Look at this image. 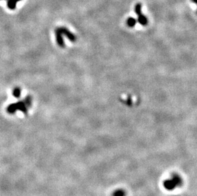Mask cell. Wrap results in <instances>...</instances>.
Segmentation results:
<instances>
[{"label":"cell","instance_id":"obj_9","mask_svg":"<svg viewBox=\"0 0 197 196\" xmlns=\"http://www.w3.org/2000/svg\"><path fill=\"white\" fill-rule=\"evenodd\" d=\"M21 94V90L20 89V88L15 87V89L13 90L12 94H13V96L15 97L16 98H19V97H20Z\"/></svg>","mask_w":197,"mask_h":196},{"label":"cell","instance_id":"obj_10","mask_svg":"<svg viewBox=\"0 0 197 196\" xmlns=\"http://www.w3.org/2000/svg\"><path fill=\"white\" fill-rule=\"evenodd\" d=\"M24 102L26 104V106L27 108H29V107H30L31 105V103H32V98L31 96H27L26 98H25V99L24 100Z\"/></svg>","mask_w":197,"mask_h":196},{"label":"cell","instance_id":"obj_11","mask_svg":"<svg viewBox=\"0 0 197 196\" xmlns=\"http://www.w3.org/2000/svg\"><path fill=\"white\" fill-rule=\"evenodd\" d=\"M191 1L193 2L194 3H195V4L197 5V0H191ZM196 13H197V12H196Z\"/></svg>","mask_w":197,"mask_h":196},{"label":"cell","instance_id":"obj_2","mask_svg":"<svg viewBox=\"0 0 197 196\" xmlns=\"http://www.w3.org/2000/svg\"><path fill=\"white\" fill-rule=\"evenodd\" d=\"M27 108H28L26 107L24 101H18L16 103L10 104L8 105L7 108H6V111L8 113L13 114L17 110H20L24 113L26 114L28 112Z\"/></svg>","mask_w":197,"mask_h":196},{"label":"cell","instance_id":"obj_4","mask_svg":"<svg viewBox=\"0 0 197 196\" xmlns=\"http://www.w3.org/2000/svg\"><path fill=\"white\" fill-rule=\"evenodd\" d=\"M59 29H60V30L62 33V35H65L66 36V37H67L68 39H69V40H70L71 41L75 42V41H76L77 40L76 37H75V36L71 32L69 31L67 28H66L65 27H61V28H59Z\"/></svg>","mask_w":197,"mask_h":196},{"label":"cell","instance_id":"obj_8","mask_svg":"<svg viewBox=\"0 0 197 196\" xmlns=\"http://www.w3.org/2000/svg\"><path fill=\"white\" fill-rule=\"evenodd\" d=\"M126 192L123 189H118L115 190L112 194V196H126Z\"/></svg>","mask_w":197,"mask_h":196},{"label":"cell","instance_id":"obj_6","mask_svg":"<svg viewBox=\"0 0 197 196\" xmlns=\"http://www.w3.org/2000/svg\"><path fill=\"white\" fill-rule=\"evenodd\" d=\"M21 0H8L7 1V6L10 10H14L16 8L17 3L20 1Z\"/></svg>","mask_w":197,"mask_h":196},{"label":"cell","instance_id":"obj_3","mask_svg":"<svg viewBox=\"0 0 197 196\" xmlns=\"http://www.w3.org/2000/svg\"><path fill=\"white\" fill-rule=\"evenodd\" d=\"M142 5L140 3H138L135 6V12L138 15V19L137 21L139 22V23L145 26L148 24V19L146 17L145 15H144L142 12Z\"/></svg>","mask_w":197,"mask_h":196},{"label":"cell","instance_id":"obj_5","mask_svg":"<svg viewBox=\"0 0 197 196\" xmlns=\"http://www.w3.org/2000/svg\"><path fill=\"white\" fill-rule=\"evenodd\" d=\"M55 37H56L57 43H58L59 46L62 47V48L65 47V44L64 43L63 37H62V35H62V33L61 32L59 28H58L55 30Z\"/></svg>","mask_w":197,"mask_h":196},{"label":"cell","instance_id":"obj_1","mask_svg":"<svg viewBox=\"0 0 197 196\" xmlns=\"http://www.w3.org/2000/svg\"><path fill=\"white\" fill-rule=\"evenodd\" d=\"M183 184L182 178L179 175H172L163 182V187L167 190L172 191L178 188Z\"/></svg>","mask_w":197,"mask_h":196},{"label":"cell","instance_id":"obj_7","mask_svg":"<svg viewBox=\"0 0 197 196\" xmlns=\"http://www.w3.org/2000/svg\"><path fill=\"white\" fill-rule=\"evenodd\" d=\"M137 21L133 17H129L126 20V24L129 28H133L136 25Z\"/></svg>","mask_w":197,"mask_h":196}]
</instances>
